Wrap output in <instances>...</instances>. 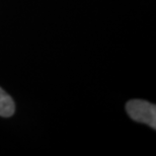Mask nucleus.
<instances>
[{
	"mask_svg": "<svg viewBox=\"0 0 156 156\" xmlns=\"http://www.w3.org/2000/svg\"><path fill=\"white\" fill-rule=\"evenodd\" d=\"M126 112L131 119L156 129V105L143 99H132L126 104Z\"/></svg>",
	"mask_w": 156,
	"mask_h": 156,
	"instance_id": "obj_1",
	"label": "nucleus"
},
{
	"mask_svg": "<svg viewBox=\"0 0 156 156\" xmlns=\"http://www.w3.org/2000/svg\"><path fill=\"white\" fill-rule=\"evenodd\" d=\"M15 113V104L8 93L0 87V117L9 118Z\"/></svg>",
	"mask_w": 156,
	"mask_h": 156,
	"instance_id": "obj_2",
	"label": "nucleus"
}]
</instances>
